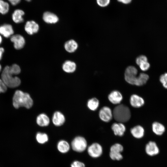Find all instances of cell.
I'll use <instances>...</instances> for the list:
<instances>
[{"instance_id":"18","label":"cell","mask_w":167,"mask_h":167,"mask_svg":"<svg viewBox=\"0 0 167 167\" xmlns=\"http://www.w3.org/2000/svg\"><path fill=\"white\" fill-rule=\"evenodd\" d=\"M25 14L24 11L20 9L15 10L12 15V19L13 21L16 24H19L24 22L23 17Z\"/></svg>"},{"instance_id":"17","label":"cell","mask_w":167,"mask_h":167,"mask_svg":"<svg viewBox=\"0 0 167 167\" xmlns=\"http://www.w3.org/2000/svg\"><path fill=\"white\" fill-rule=\"evenodd\" d=\"M43 19L45 22L48 24H55L58 21V18L57 15L49 11H46L44 13Z\"/></svg>"},{"instance_id":"14","label":"cell","mask_w":167,"mask_h":167,"mask_svg":"<svg viewBox=\"0 0 167 167\" xmlns=\"http://www.w3.org/2000/svg\"><path fill=\"white\" fill-rule=\"evenodd\" d=\"M131 105L133 107L138 108L143 106L144 103V99L136 94L132 95L130 98Z\"/></svg>"},{"instance_id":"28","label":"cell","mask_w":167,"mask_h":167,"mask_svg":"<svg viewBox=\"0 0 167 167\" xmlns=\"http://www.w3.org/2000/svg\"><path fill=\"white\" fill-rule=\"evenodd\" d=\"M123 150L122 145L119 143H117L111 146L110 148V152L121 153Z\"/></svg>"},{"instance_id":"8","label":"cell","mask_w":167,"mask_h":167,"mask_svg":"<svg viewBox=\"0 0 167 167\" xmlns=\"http://www.w3.org/2000/svg\"><path fill=\"white\" fill-rule=\"evenodd\" d=\"M10 40L13 43L14 48L17 50L23 48L25 43L24 37L19 34L12 35L10 37Z\"/></svg>"},{"instance_id":"22","label":"cell","mask_w":167,"mask_h":167,"mask_svg":"<svg viewBox=\"0 0 167 167\" xmlns=\"http://www.w3.org/2000/svg\"><path fill=\"white\" fill-rule=\"evenodd\" d=\"M78 46V45L77 42L73 40L68 41L64 45L65 49L69 53L74 52L77 49Z\"/></svg>"},{"instance_id":"37","label":"cell","mask_w":167,"mask_h":167,"mask_svg":"<svg viewBox=\"0 0 167 167\" xmlns=\"http://www.w3.org/2000/svg\"><path fill=\"white\" fill-rule=\"evenodd\" d=\"M120 2L122 3L125 4H128L131 2L132 0H117Z\"/></svg>"},{"instance_id":"2","label":"cell","mask_w":167,"mask_h":167,"mask_svg":"<svg viewBox=\"0 0 167 167\" xmlns=\"http://www.w3.org/2000/svg\"><path fill=\"white\" fill-rule=\"evenodd\" d=\"M33 104V100L28 93L19 90L15 92L13 98V105L15 108L23 107L29 109Z\"/></svg>"},{"instance_id":"24","label":"cell","mask_w":167,"mask_h":167,"mask_svg":"<svg viewBox=\"0 0 167 167\" xmlns=\"http://www.w3.org/2000/svg\"><path fill=\"white\" fill-rule=\"evenodd\" d=\"M57 148L59 152L64 153L69 151L70 146L67 141L64 140H61L58 143Z\"/></svg>"},{"instance_id":"26","label":"cell","mask_w":167,"mask_h":167,"mask_svg":"<svg viewBox=\"0 0 167 167\" xmlns=\"http://www.w3.org/2000/svg\"><path fill=\"white\" fill-rule=\"evenodd\" d=\"M36 139L38 143L43 144L48 141V136L45 133L38 132L36 134Z\"/></svg>"},{"instance_id":"25","label":"cell","mask_w":167,"mask_h":167,"mask_svg":"<svg viewBox=\"0 0 167 167\" xmlns=\"http://www.w3.org/2000/svg\"><path fill=\"white\" fill-rule=\"evenodd\" d=\"M149 79V76L146 74L140 73L138 76L136 85L141 86L145 84Z\"/></svg>"},{"instance_id":"3","label":"cell","mask_w":167,"mask_h":167,"mask_svg":"<svg viewBox=\"0 0 167 167\" xmlns=\"http://www.w3.org/2000/svg\"><path fill=\"white\" fill-rule=\"evenodd\" d=\"M113 117L119 122H125L129 120L131 117V112L129 108L123 104L116 106L113 111Z\"/></svg>"},{"instance_id":"34","label":"cell","mask_w":167,"mask_h":167,"mask_svg":"<svg viewBox=\"0 0 167 167\" xmlns=\"http://www.w3.org/2000/svg\"><path fill=\"white\" fill-rule=\"evenodd\" d=\"M7 87L1 79H0V93L5 92L7 89Z\"/></svg>"},{"instance_id":"4","label":"cell","mask_w":167,"mask_h":167,"mask_svg":"<svg viewBox=\"0 0 167 167\" xmlns=\"http://www.w3.org/2000/svg\"><path fill=\"white\" fill-rule=\"evenodd\" d=\"M138 71L133 66H129L126 69L124 74L125 79L129 84L136 85L138 76H137Z\"/></svg>"},{"instance_id":"10","label":"cell","mask_w":167,"mask_h":167,"mask_svg":"<svg viewBox=\"0 0 167 167\" xmlns=\"http://www.w3.org/2000/svg\"><path fill=\"white\" fill-rule=\"evenodd\" d=\"M39 29L38 24L33 20L27 21L25 25L24 29L27 33L32 35L36 33Z\"/></svg>"},{"instance_id":"1","label":"cell","mask_w":167,"mask_h":167,"mask_svg":"<svg viewBox=\"0 0 167 167\" xmlns=\"http://www.w3.org/2000/svg\"><path fill=\"white\" fill-rule=\"evenodd\" d=\"M20 66L16 64L11 66H6L3 69L1 74V79L7 87L13 88L19 86L21 80L14 75L19 74L21 72Z\"/></svg>"},{"instance_id":"11","label":"cell","mask_w":167,"mask_h":167,"mask_svg":"<svg viewBox=\"0 0 167 167\" xmlns=\"http://www.w3.org/2000/svg\"><path fill=\"white\" fill-rule=\"evenodd\" d=\"M14 33L12 26L9 24H4L0 26V34L4 37H11Z\"/></svg>"},{"instance_id":"33","label":"cell","mask_w":167,"mask_h":167,"mask_svg":"<svg viewBox=\"0 0 167 167\" xmlns=\"http://www.w3.org/2000/svg\"><path fill=\"white\" fill-rule=\"evenodd\" d=\"M146 61H148V58L145 56L143 55H141L138 56L136 59V63L138 66L141 63Z\"/></svg>"},{"instance_id":"20","label":"cell","mask_w":167,"mask_h":167,"mask_svg":"<svg viewBox=\"0 0 167 167\" xmlns=\"http://www.w3.org/2000/svg\"><path fill=\"white\" fill-rule=\"evenodd\" d=\"M153 132L156 135H161L164 132L165 128L164 126L158 122H154L152 125Z\"/></svg>"},{"instance_id":"36","label":"cell","mask_w":167,"mask_h":167,"mask_svg":"<svg viewBox=\"0 0 167 167\" xmlns=\"http://www.w3.org/2000/svg\"><path fill=\"white\" fill-rule=\"evenodd\" d=\"M13 6H15L20 3L21 0H8Z\"/></svg>"},{"instance_id":"7","label":"cell","mask_w":167,"mask_h":167,"mask_svg":"<svg viewBox=\"0 0 167 167\" xmlns=\"http://www.w3.org/2000/svg\"><path fill=\"white\" fill-rule=\"evenodd\" d=\"M99 115L101 119L105 122H109L113 117V111L109 107L106 106L100 109Z\"/></svg>"},{"instance_id":"41","label":"cell","mask_w":167,"mask_h":167,"mask_svg":"<svg viewBox=\"0 0 167 167\" xmlns=\"http://www.w3.org/2000/svg\"><path fill=\"white\" fill-rule=\"evenodd\" d=\"M25 0L28 2H30L32 0Z\"/></svg>"},{"instance_id":"29","label":"cell","mask_w":167,"mask_h":167,"mask_svg":"<svg viewBox=\"0 0 167 167\" xmlns=\"http://www.w3.org/2000/svg\"><path fill=\"white\" fill-rule=\"evenodd\" d=\"M109 156L113 160L119 161L122 160L123 156L121 153L110 152Z\"/></svg>"},{"instance_id":"16","label":"cell","mask_w":167,"mask_h":167,"mask_svg":"<svg viewBox=\"0 0 167 167\" xmlns=\"http://www.w3.org/2000/svg\"><path fill=\"white\" fill-rule=\"evenodd\" d=\"M111 128L115 135L120 136L123 135L126 130L125 126L122 123L119 122L113 123Z\"/></svg>"},{"instance_id":"40","label":"cell","mask_w":167,"mask_h":167,"mask_svg":"<svg viewBox=\"0 0 167 167\" xmlns=\"http://www.w3.org/2000/svg\"><path fill=\"white\" fill-rule=\"evenodd\" d=\"M1 70H2V66L0 64V72L1 71Z\"/></svg>"},{"instance_id":"9","label":"cell","mask_w":167,"mask_h":167,"mask_svg":"<svg viewBox=\"0 0 167 167\" xmlns=\"http://www.w3.org/2000/svg\"><path fill=\"white\" fill-rule=\"evenodd\" d=\"M52 120L54 126H60L64 123L66 118L62 113L57 111L53 113Z\"/></svg>"},{"instance_id":"12","label":"cell","mask_w":167,"mask_h":167,"mask_svg":"<svg viewBox=\"0 0 167 167\" xmlns=\"http://www.w3.org/2000/svg\"><path fill=\"white\" fill-rule=\"evenodd\" d=\"M145 151L150 156H154L158 154L159 150L156 143L153 141L149 142L146 145Z\"/></svg>"},{"instance_id":"30","label":"cell","mask_w":167,"mask_h":167,"mask_svg":"<svg viewBox=\"0 0 167 167\" xmlns=\"http://www.w3.org/2000/svg\"><path fill=\"white\" fill-rule=\"evenodd\" d=\"M159 80L163 87L167 89V73L161 75L160 76Z\"/></svg>"},{"instance_id":"6","label":"cell","mask_w":167,"mask_h":167,"mask_svg":"<svg viewBox=\"0 0 167 167\" xmlns=\"http://www.w3.org/2000/svg\"><path fill=\"white\" fill-rule=\"evenodd\" d=\"M103 149L102 146L98 143H94L88 148L89 155L93 158H97L102 154Z\"/></svg>"},{"instance_id":"38","label":"cell","mask_w":167,"mask_h":167,"mask_svg":"<svg viewBox=\"0 0 167 167\" xmlns=\"http://www.w3.org/2000/svg\"><path fill=\"white\" fill-rule=\"evenodd\" d=\"M4 52V48L2 47H0V60L2 59L3 54Z\"/></svg>"},{"instance_id":"35","label":"cell","mask_w":167,"mask_h":167,"mask_svg":"<svg viewBox=\"0 0 167 167\" xmlns=\"http://www.w3.org/2000/svg\"><path fill=\"white\" fill-rule=\"evenodd\" d=\"M71 167H85L84 163L78 161H74L71 165Z\"/></svg>"},{"instance_id":"19","label":"cell","mask_w":167,"mask_h":167,"mask_svg":"<svg viewBox=\"0 0 167 167\" xmlns=\"http://www.w3.org/2000/svg\"><path fill=\"white\" fill-rule=\"evenodd\" d=\"M131 132L134 137L137 139H140L144 136V130L141 126L137 125L131 129Z\"/></svg>"},{"instance_id":"39","label":"cell","mask_w":167,"mask_h":167,"mask_svg":"<svg viewBox=\"0 0 167 167\" xmlns=\"http://www.w3.org/2000/svg\"><path fill=\"white\" fill-rule=\"evenodd\" d=\"M2 38L1 35L0 34V44L2 43Z\"/></svg>"},{"instance_id":"31","label":"cell","mask_w":167,"mask_h":167,"mask_svg":"<svg viewBox=\"0 0 167 167\" xmlns=\"http://www.w3.org/2000/svg\"><path fill=\"white\" fill-rule=\"evenodd\" d=\"M110 2V0H96L97 4L100 7H105L108 6Z\"/></svg>"},{"instance_id":"23","label":"cell","mask_w":167,"mask_h":167,"mask_svg":"<svg viewBox=\"0 0 167 167\" xmlns=\"http://www.w3.org/2000/svg\"><path fill=\"white\" fill-rule=\"evenodd\" d=\"M99 105L98 100L96 98H92L89 99L87 103L88 108L92 111H95L98 108Z\"/></svg>"},{"instance_id":"27","label":"cell","mask_w":167,"mask_h":167,"mask_svg":"<svg viewBox=\"0 0 167 167\" xmlns=\"http://www.w3.org/2000/svg\"><path fill=\"white\" fill-rule=\"evenodd\" d=\"M9 9L8 3L3 0H0V13L5 15L8 12Z\"/></svg>"},{"instance_id":"15","label":"cell","mask_w":167,"mask_h":167,"mask_svg":"<svg viewBox=\"0 0 167 167\" xmlns=\"http://www.w3.org/2000/svg\"><path fill=\"white\" fill-rule=\"evenodd\" d=\"M36 121L37 124L41 127L47 126L50 122V119L48 116L44 113H41L37 116Z\"/></svg>"},{"instance_id":"5","label":"cell","mask_w":167,"mask_h":167,"mask_svg":"<svg viewBox=\"0 0 167 167\" xmlns=\"http://www.w3.org/2000/svg\"><path fill=\"white\" fill-rule=\"evenodd\" d=\"M87 144L86 139L81 136L75 137L71 142L73 149L78 152H81L84 151L87 148Z\"/></svg>"},{"instance_id":"21","label":"cell","mask_w":167,"mask_h":167,"mask_svg":"<svg viewBox=\"0 0 167 167\" xmlns=\"http://www.w3.org/2000/svg\"><path fill=\"white\" fill-rule=\"evenodd\" d=\"M76 68V65L74 62L66 61L62 65V69L65 72L68 73L73 72Z\"/></svg>"},{"instance_id":"13","label":"cell","mask_w":167,"mask_h":167,"mask_svg":"<svg viewBox=\"0 0 167 167\" xmlns=\"http://www.w3.org/2000/svg\"><path fill=\"white\" fill-rule=\"evenodd\" d=\"M108 98L109 101L112 104H118L122 101L123 97L119 91L114 90L111 92L109 95Z\"/></svg>"},{"instance_id":"32","label":"cell","mask_w":167,"mask_h":167,"mask_svg":"<svg viewBox=\"0 0 167 167\" xmlns=\"http://www.w3.org/2000/svg\"><path fill=\"white\" fill-rule=\"evenodd\" d=\"M139 66L141 70L145 71L148 70L149 69L150 64L148 61H146L141 63Z\"/></svg>"}]
</instances>
